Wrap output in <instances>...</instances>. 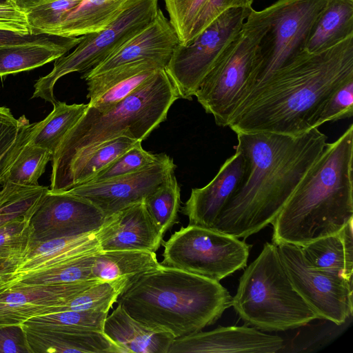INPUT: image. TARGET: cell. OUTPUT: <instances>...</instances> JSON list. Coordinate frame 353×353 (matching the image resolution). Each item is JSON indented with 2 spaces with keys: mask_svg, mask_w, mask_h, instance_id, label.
<instances>
[{
  "mask_svg": "<svg viewBox=\"0 0 353 353\" xmlns=\"http://www.w3.org/2000/svg\"><path fill=\"white\" fill-rule=\"evenodd\" d=\"M244 177L212 229L246 239L272 223L327 145L314 128L298 135L236 132Z\"/></svg>",
  "mask_w": 353,
  "mask_h": 353,
  "instance_id": "cell-1",
  "label": "cell"
},
{
  "mask_svg": "<svg viewBox=\"0 0 353 353\" xmlns=\"http://www.w3.org/2000/svg\"><path fill=\"white\" fill-rule=\"evenodd\" d=\"M353 79V35L319 52L303 50L255 86L232 116L235 132L298 135L328 97Z\"/></svg>",
  "mask_w": 353,
  "mask_h": 353,
  "instance_id": "cell-2",
  "label": "cell"
},
{
  "mask_svg": "<svg viewBox=\"0 0 353 353\" xmlns=\"http://www.w3.org/2000/svg\"><path fill=\"white\" fill-rule=\"evenodd\" d=\"M352 163L351 124L327 143L272 223V242L302 247L353 220Z\"/></svg>",
  "mask_w": 353,
  "mask_h": 353,
  "instance_id": "cell-3",
  "label": "cell"
},
{
  "mask_svg": "<svg viewBox=\"0 0 353 353\" xmlns=\"http://www.w3.org/2000/svg\"><path fill=\"white\" fill-rule=\"evenodd\" d=\"M117 302L137 321L176 339L214 324L232 296L219 281L162 266L132 281Z\"/></svg>",
  "mask_w": 353,
  "mask_h": 353,
  "instance_id": "cell-4",
  "label": "cell"
},
{
  "mask_svg": "<svg viewBox=\"0 0 353 353\" xmlns=\"http://www.w3.org/2000/svg\"><path fill=\"white\" fill-rule=\"evenodd\" d=\"M181 99L166 71L159 70L116 105L104 111L88 108L65 134L52 159L54 187L77 159L121 136L143 141L164 121L172 105Z\"/></svg>",
  "mask_w": 353,
  "mask_h": 353,
  "instance_id": "cell-5",
  "label": "cell"
},
{
  "mask_svg": "<svg viewBox=\"0 0 353 353\" xmlns=\"http://www.w3.org/2000/svg\"><path fill=\"white\" fill-rule=\"evenodd\" d=\"M245 268L232 306L246 324L268 332L285 331L319 319L294 288L276 244L265 243Z\"/></svg>",
  "mask_w": 353,
  "mask_h": 353,
  "instance_id": "cell-6",
  "label": "cell"
},
{
  "mask_svg": "<svg viewBox=\"0 0 353 353\" xmlns=\"http://www.w3.org/2000/svg\"><path fill=\"white\" fill-rule=\"evenodd\" d=\"M264 9L253 8L235 39L203 79L194 96L221 127L251 92L259 43L268 29Z\"/></svg>",
  "mask_w": 353,
  "mask_h": 353,
  "instance_id": "cell-7",
  "label": "cell"
},
{
  "mask_svg": "<svg viewBox=\"0 0 353 353\" xmlns=\"http://www.w3.org/2000/svg\"><path fill=\"white\" fill-rule=\"evenodd\" d=\"M158 0H131L121 14L104 29L81 36L75 49L55 60L48 74L34 83L32 98H41L52 105L57 101L54 88L63 76L86 72L103 61L155 17Z\"/></svg>",
  "mask_w": 353,
  "mask_h": 353,
  "instance_id": "cell-8",
  "label": "cell"
},
{
  "mask_svg": "<svg viewBox=\"0 0 353 353\" xmlns=\"http://www.w3.org/2000/svg\"><path fill=\"white\" fill-rule=\"evenodd\" d=\"M165 267L220 281L247 266L250 245L212 228L181 227L161 243Z\"/></svg>",
  "mask_w": 353,
  "mask_h": 353,
  "instance_id": "cell-9",
  "label": "cell"
},
{
  "mask_svg": "<svg viewBox=\"0 0 353 353\" xmlns=\"http://www.w3.org/2000/svg\"><path fill=\"white\" fill-rule=\"evenodd\" d=\"M327 1L277 0L264 9L269 27L259 43L252 90L305 50L312 26Z\"/></svg>",
  "mask_w": 353,
  "mask_h": 353,
  "instance_id": "cell-10",
  "label": "cell"
},
{
  "mask_svg": "<svg viewBox=\"0 0 353 353\" xmlns=\"http://www.w3.org/2000/svg\"><path fill=\"white\" fill-rule=\"evenodd\" d=\"M252 8L224 12L190 43L176 47L165 70L181 98L192 99L203 79L239 34Z\"/></svg>",
  "mask_w": 353,
  "mask_h": 353,
  "instance_id": "cell-11",
  "label": "cell"
},
{
  "mask_svg": "<svg viewBox=\"0 0 353 353\" xmlns=\"http://www.w3.org/2000/svg\"><path fill=\"white\" fill-rule=\"evenodd\" d=\"M276 246L294 288L319 319L337 325L343 324L352 315V282L312 267L298 245L279 243Z\"/></svg>",
  "mask_w": 353,
  "mask_h": 353,
  "instance_id": "cell-12",
  "label": "cell"
},
{
  "mask_svg": "<svg viewBox=\"0 0 353 353\" xmlns=\"http://www.w3.org/2000/svg\"><path fill=\"white\" fill-rule=\"evenodd\" d=\"M176 167L171 157L161 153L156 162L138 172L106 181L85 183L64 192L90 201L107 218L143 201L174 173Z\"/></svg>",
  "mask_w": 353,
  "mask_h": 353,
  "instance_id": "cell-13",
  "label": "cell"
},
{
  "mask_svg": "<svg viewBox=\"0 0 353 353\" xmlns=\"http://www.w3.org/2000/svg\"><path fill=\"white\" fill-rule=\"evenodd\" d=\"M105 218L90 201L48 190L30 221V244L94 232Z\"/></svg>",
  "mask_w": 353,
  "mask_h": 353,
  "instance_id": "cell-14",
  "label": "cell"
},
{
  "mask_svg": "<svg viewBox=\"0 0 353 353\" xmlns=\"http://www.w3.org/2000/svg\"><path fill=\"white\" fill-rule=\"evenodd\" d=\"M98 281L12 285L0 294V327L21 325L32 317L55 313L60 305Z\"/></svg>",
  "mask_w": 353,
  "mask_h": 353,
  "instance_id": "cell-15",
  "label": "cell"
},
{
  "mask_svg": "<svg viewBox=\"0 0 353 353\" xmlns=\"http://www.w3.org/2000/svg\"><path fill=\"white\" fill-rule=\"evenodd\" d=\"M181 43L170 21L159 8L147 26L99 65L83 73L86 79L125 63L148 60L166 68L174 50Z\"/></svg>",
  "mask_w": 353,
  "mask_h": 353,
  "instance_id": "cell-16",
  "label": "cell"
},
{
  "mask_svg": "<svg viewBox=\"0 0 353 353\" xmlns=\"http://www.w3.org/2000/svg\"><path fill=\"white\" fill-rule=\"evenodd\" d=\"M283 346L280 336L254 327L229 326L174 339L168 353H275Z\"/></svg>",
  "mask_w": 353,
  "mask_h": 353,
  "instance_id": "cell-17",
  "label": "cell"
},
{
  "mask_svg": "<svg viewBox=\"0 0 353 353\" xmlns=\"http://www.w3.org/2000/svg\"><path fill=\"white\" fill-rule=\"evenodd\" d=\"M95 233L100 251L137 250L156 252L163 237L143 201L105 218Z\"/></svg>",
  "mask_w": 353,
  "mask_h": 353,
  "instance_id": "cell-18",
  "label": "cell"
},
{
  "mask_svg": "<svg viewBox=\"0 0 353 353\" xmlns=\"http://www.w3.org/2000/svg\"><path fill=\"white\" fill-rule=\"evenodd\" d=\"M247 160L238 150L220 168L213 179L203 188H193L181 212L189 224L212 228L224 206L241 184Z\"/></svg>",
  "mask_w": 353,
  "mask_h": 353,
  "instance_id": "cell-19",
  "label": "cell"
},
{
  "mask_svg": "<svg viewBox=\"0 0 353 353\" xmlns=\"http://www.w3.org/2000/svg\"><path fill=\"white\" fill-rule=\"evenodd\" d=\"M165 68L154 61L142 60L115 67L85 79L88 103L104 111L119 103L159 70Z\"/></svg>",
  "mask_w": 353,
  "mask_h": 353,
  "instance_id": "cell-20",
  "label": "cell"
},
{
  "mask_svg": "<svg viewBox=\"0 0 353 353\" xmlns=\"http://www.w3.org/2000/svg\"><path fill=\"white\" fill-rule=\"evenodd\" d=\"M32 123L22 115L18 135L6 154L0 159V186L12 183L37 185L53 154L33 144L30 140Z\"/></svg>",
  "mask_w": 353,
  "mask_h": 353,
  "instance_id": "cell-21",
  "label": "cell"
},
{
  "mask_svg": "<svg viewBox=\"0 0 353 353\" xmlns=\"http://www.w3.org/2000/svg\"><path fill=\"white\" fill-rule=\"evenodd\" d=\"M103 332L122 353H168L175 339L169 332L153 329L137 321L119 303L107 316Z\"/></svg>",
  "mask_w": 353,
  "mask_h": 353,
  "instance_id": "cell-22",
  "label": "cell"
},
{
  "mask_svg": "<svg viewBox=\"0 0 353 353\" xmlns=\"http://www.w3.org/2000/svg\"><path fill=\"white\" fill-rule=\"evenodd\" d=\"M99 251L100 248L95 232L34 245L30 247L13 272L12 284L26 274Z\"/></svg>",
  "mask_w": 353,
  "mask_h": 353,
  "instance_id": "cell-23",
  "label": "cell"
},
{
  "mask_svg": "<svg viewBox=\"0 0 353 353\" xmlns=\"http://www.w3.org/2000/svg\"><path fill=\"white\" fill-rule=\"evenodd\" d=\"M352 222L353 220L349 221L334 234L317 239L301 247L306 261L316 269L352 282Z\"/></svg>",
  "mask_w": 353,
  "mask_h": 353,
  "instance_id": "cell-24",
  "label": "cell"
},
{
  "mask_svg": "<svg viewBox=\"0 0 353 353\" xmlns=\"http://www.w3.org/2000/svg\"><path fill=\"white\" fill-rule=\"evenodd\" d=\"M162 266L155 252L151 251H99L94 254L92 279L119 283L125 289L139 276Z\"/></svg>",
  "mask_w": 353,
  "mask_h": 353,
  "instance_id": "cell-25",
  "label": "cell"
},
{
  "mask_svg": "<svg viewBox=\"0 0 353 353\" xmlns=\"http://www.w3.org/2000/svg\"><path fill=\"white\" fill-rule=\"evenodd\" d=\"M353 35V0H328L314 23L305 50L314 53L329 49Z\"/></svg>",
  "mask_w": 353,
  "mask_h": 353,
  "instance_id": "cell-26",
  "label": "cell"
},
{
  "mask_svg": "<svg viewBox=\"0 0 353 353\" xmlns=\"http://www.w3.org/2000/svg\"><path fill=\"white\" fill-rule=\"evenodd\" d=\"M141 141L121 136L103 143L91 152L77 159L52 188V192H61L89 182L99 172ZM142 142V141H141Z\"/></svg>",
  "mask_w": 353,
  "mask_h": 353,
  "instance_id": "cell-27",
  "label": "cell"
},
{
  "mask_svg": "<svg viewBox=\"0 0 353 353\" xmlns=\"http://www.w3.org/2000/svg\"><path fill=\"white\" fill-rule=\"evenodd\" d=\"M81 36L57 44L26 43L0 47V77L29 71L65 55Z\"/></svg>",
  "mask_w": 353,
  "mask_h": 353,
  "instance_id": "cell-28",
  "label": "cell"
},
{
  "mask_svg": "<svg viewBox=\"0 0 353 353\" xmlns=\"http://www.w3.org/2000/svg\"><path fill=\"white\" fill-rule=\"evenodd\" d=\"M23 330L32 353H103L106 349L105 338L98 331L50 333Z\"/></svg>",
  "mask_w": 353,
  "mask_h": 353,
  "instance_id": "cell-29",
  "label": "cell"
},
{
  "mask_svg": "<svg viewBox=\"0 0 353 353\" xmlns=\"http://www.w3.org/2000/svg\"><path fill=\"white\" fill-rule=\"evenodd\" d=\"M88 104H67L57 101L52 111L42 121L32 123L30 140L54 153L65 134L82 117Z\"/></svg>",
  "mask_w": 353,
  "mask_h": 353,
  "instance_id": "cell-30",
  "label": "cell"
},
{
  "mask_svg": "<svg viewBox=\"0 0 353 353\" xmlns=\"http://www.w3.org/2000/svg\"><path fill=\"white\" fill-rule=\"evenodd\" d=\"M108 312L99 310L63 311L32 317L21 325L23 329L41 332H65L77 330L103 332Z\"/></svg>",
  "mask_w": 353,
  "mask_h": 353,
  "instance_id": "cell-31",
  "label": "cell"
},
{
  "mask_svg": "<svg viewBox=\"0 0 353 353\" xmlns=\"http://www.w3.org/2000/svg\"><path fill=\"white\" fill-rule=\"evenodd\" d=\"M49 188L12 183L0 186V227L12 221L31 219Z\"/></svg>",
  "mask_w": 353,
  "mask_h": 353,
  "instance_id": "cell-32",
  "label": "cell"
},
{
  "mask_svg": "<svg viewBox=\"0 0 353 353\" xmlns=\"http://www.w3.org/2000/svg\"><path fill=\"white\" fill-rule=\"evenodd\" d=\"M94 253L68 260L46 269L21 276L14 285H44L79 282L92 279Z\"/></svg>",
  "mask_w": 353,
  "mask_h": 353,
  "instance_id": "cell-33",
  "label": "cell"
},
{
  "mask_svg": "<svg viewBox=\"0 0 353 353\" xmlns=\"http://www.w3.org/2000/svg\"><path fill=\"white\" fill-rule=\"evenodd\" d=\"M143 202L154 223L164 236L176 223L181 205V190L174 173Z\"/></svg>",
  "mask_w": 353,
  "mask_h": 353,
  "instance_id": "cell-34",
  "label": "cell"
},
{
  "mask_svg": "<svg viewBox=\"0 0 353 353\" xmlns=\"http://www.w3.org/2000/svg\"><path fill=\"white\" fill-rule=\"evenodd\" d=\"M124 288L119 283L98 281L60 305L56 312L99 310L109 312Z\"/></svg>",
  "mask_w": 353,
  "mask_h": 353,
  "instance_id": "cell-35",
  "label": "cell"
},
{
  "mask_svg": "<svg viewBox=\"0 0 353 353\" xmlns=\"http://www.w3.org/2000/svg\"><path fill=\"white\" fill-rule=\"evenodd\" d=\"M141 143H137L122 154L89 182H99L130 174L156 162L160 154H154L145 150Z\"/></svg>",
  "mask_w": 353,
  "mask_h": 353,
  "instance_id": "cell-36",
  "label": "cell"
},
{
  "mask_svg": "<svg viewBox=\"0 0 353 353\" xmlns=\"http://www.w3.org/2000/svg\"><path fill=\"white\" fill-rule=\"evenodd\" d=\"M82 0H55L33 8L25 14L32 30L52 34L65 17Z\"/></svg>",
  "mask_w": 353,
  "mask_h": 353,
  "instance_id": "cell-37",
  "label": "cell"
},
{
  "mask_svg": "<svg viewBox=\"0 0 353 353\" xmlns=\"http://www.w3.org/2000/svg\"><path fill=\"white\" fill-rule=\"evenodd\" d=\"M30 218L12 221L0 227V261L23 258L30 248Z\"/></svg>",
  "mask_w": 353,
  "mask_h": 353,
  "instance_id": "cell-38",
  "label": "cell"
},
{
  "mask_svg": "<svg viewBox=\"0 0 353 353\" xmlns=\"http://www.w3.org/2000/svg\"><path fill=\"white\" fill-rule=\"evenodd\" d=\"M353 114V79L339 85L326 99L314 117L312 128L327 121H336Z\"/></svg>",
  "mask_w": 353,
  "mask_h": 353,
  "instance_id": "cell-39",
  "label": "cell"
},
{
  "mask_svg": "<svg viewBox=\"0 0 353 353\" xmlns=\"http://www.w3.org/2000/svg\"><path fill=\"white\" fill-rule=\"evenodd\" d=\"M169 21L175 29L181 43H189L195 21L207 0H164Z\"/></svg>",
  "mask_w": 353,
  "mask_h": 353,
  "instance_id": "cell-40",
  "label": "cell"
},
{
  "mask_svg": "<svg viewBox=\"0 0 353 353\" xmlns=\"http://www.w3.org/2000/svg\"><path fill=\"white\" fill-rule=\"evenodd\" d=\"M255 0H207L190 34V43L224 12L234 8H252Z\"/></svg>",
  "mask_w": 353,
  "mask_h": 353,
  "instance_id": "cell-41",
  "label": "cell"
},
{
  "mask_svg": "<svg viewBox=\"0 0 353 353\" xmlns=\"http://www.w3.org/2000/svg\"><path fill=\"white\" fill-rule=\"evenodd\" d=\"M69 38L41 32L23 33L0 30V47L26 43L57 44L65 42Z\"/></svg>",
  "mask_w": 353,
  "mask_h": 353,
  "instance_id": "cell-42",
  "label": "cell"
},
{
  "mask_svg": "<svg viewBox=\"0 0 353 353\" xmlns=\"http://www.w3.org/2000/svg\"><path fill=\"white\" fill-rule=\"evenodd\" d=\"M0 353H32L21 325L0 327Z\"/></svg>",
  "mask_w": 353,
  "mask_h": 353,
  "instance_id": "cell-43",
  "label": "cell"
},
{
  "mask_svg": "<svg viewBox=\"0 0 353 353\" xmlns=\"http://www.w3.org/2000/svg\"><path fill=\"white\" fill-rule=\"evenodd\" d=\"M22 123V116L16 119L11 110L0 106V159L14 142Z\"/></svg>",
  "mask_w": 353,
  "mask_h": 353,
  "instance_id": "cell-44",
  "label": "cell"
},
{
  "mask_svg": "<svg viewBox=\"0 0 353 353\" xmlns=\"http://www.w3.org/2000/svg\"><path fill=\"white\" fill-rule=\"evenodd\" d=\"M22 258H14L0 261V294L12 286L13 272Z\"/></svg>",
  "mask_w": 353,
  "mask_h": 353,
  "instance_id": "cell-45",
  "label": "cell"
},
{
  "mask_svg": "<svg viewBox=\"0 0 353 353\" xmlns=\"http://www.w3.org/2000/svg\"><path fill=\"white\" fill-rule=\"evenodd\" d=\"M20 11L26 14L34 7L46 4L55 0H10Z\"/></svg>",
  "mask_w": 353,
  "mask_h": 353,
  "instance_id": "cell-46",
  "label": "cell"
},
{
  "mask_svg": "<svg viewBox=\"0 0 353 353\" xmlns=\"http://www.w3.org/2000/svg\"><path fill=\"white\" fill-rule=\"evenodd\" d=\"M12 3L10 0H0V6L11 5Z\"/></svg>",
  "mask_w": 353,
  "mask_h": 353,
  "instance_id": "cell-47",
  "label": "cell"
}]
</instances>
